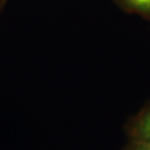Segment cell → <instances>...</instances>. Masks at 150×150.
<instances>
[{
  "label": "cell",
  "mask_w": 150,
  "mask_h": 150,
  "mask_svg": "<svg viewBox=\"0 0 150 150\" xmlns=\"http://www.w3.org/2000/svg\"><path fill=\"white\" fill-rule=\"evenodd\" d=\"M124 129L128 139L150 143V101L126 122Z\"/></svg>",
  "instance_id": "6da1fadb"
},
{
  "label": "cell",
  "mask_w": 150,
  "mask_h": 150,
  "mask_svg": "<svg viewBox=\"0 0 150 150\" xmlns=\"http://www.w3.org/2000/svg\"><path fill=\"white\" fill-rule=\"evenodd\" d=\"M126 13L150 21V0H113Z\"/></svg>",
  "instance_id": "7a4b0ae2"
},
{
  "label": "cell",
  "mask_w": 150,
  "mask_h": 150,
  "mask_svg": "<svg viewBox=\"0 0 150 150\" xmlns=\"http://www.w3.org/2000/svg\"><path fill=\"white\" fill-rule=\"evenodd\" d=\"M122 150H150V143L128 139V142Z\"/></svg>",
  "instance_id": "3957f363"
},
{
  "label": "cell",
  "mask_w": 150,
  "mask_h": 150,
  "mask_svg": "<svg viewBox=\"0 0 150 150\" xmlns=\"http://www.w3.org/2000/svg\"><path fill=\"white\" fill-rule=\"evenodd\" d=\"M5 2H6V0H0V11L2 10V8H3V6H4Z\"/></svg>",
  "instance_id": "277c9868"
}]
</instances>
